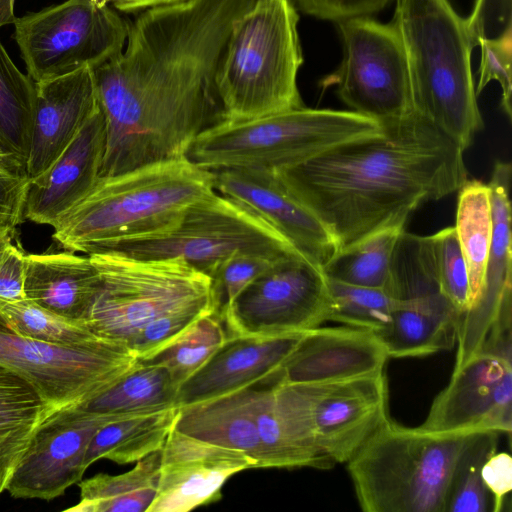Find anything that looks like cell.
Instances as JSON below:
<instances>
[{"mask_svg":"<svg viewBox=\"0 0 512 512\" xmlns=\"http://www.w3.org/2000/svg\"><path fill=\"white\" fill-rule=\"evenodd\" d=\"M382 127L379 135L277 170L338 251L405 225L419 206L458 191L468 179L464 150L415 111Z\"/></svg>","mask_w":512,"mask_h":512,"instance_id":"cell-1","label":"cell"},{"mask_svg":"<svg viewBox=\"0 0 512 512\" xmlns=\"http://www.w3.org/2000/svg\"><path fill=\"white\" fill-rule=\"evenodd\" d=\"M391 23L405 52L414 111L465 151L484 127L466 19L448 0H396Z\"/></svg>","mask_w":512,"mask_h":512,"instance_id":"cell-2","label":"cell"},{"mask_svg":"<svg viewBox=\"0 0 512 512\" xmlns=\"http://www.w3.org/2000/svg\"><path fill=\"white\" fill-rule=\"evenodd\" d=\"M214 191V173L186 157L99 177L52 226V237L66 250L83 253L96 244L158 234Z\"/></svg>","mask_w":512,"mask_h":512,"instance_id":"cell-3","label":"cell"},{"mask_svg":"<svg viewBox=\"0 0 512 512\" xmlns=\"http://www.w3.org/2000/svg\"><path fill=\"white\" fill-rule=\"evenodd\" d=\"M299 14L292 0H255L234 24L215 75L221 119L245 120L305 106Z\"/></svg>","mask_w":512,"mask_h":512,"instance_id":"cell-4","label":"cell"},{"mask_svg":"<svg viewBox=\"0 0 512 512\" xmlns=\"http://www.w3.org/2000/svg\"><path fill=\"white\" fill-rule=\"evenodd\" d=\"M382 130L380 122L354 111L303 106L245 120L219 119L197 136L186 158L209 171L281 170Z\"/></svg>","mask_w":512,"mask_h":512,"instance_id":"cell-5","label":"cell"},{"mask_svg":"<svg viewBox=\"0 0 512 512\" xmlns=\"http://www.w3.org/2000/svg\"><path fill=\"white\" fill-rule=\"evenodd\" d=\"M468 435L431 434L388 418L347 462L361 509L446 512L453 468Z\"/></svg>","mask_w":512,"mask_h":512,"instance_id":"cell-6","label":"cell"},{"mask_svg":"<svg viewBox=\"0 0 512 512\" xmlns=\"http://www.w3.org/2000/svg\"><path fill=\"white\" fill-rule=\"evenodd\" d=\"M88 256L101 288L84 323L130 351L141 332L159 320L185 312L215 313L212 279L180 259L111 252Z\"/></svg>","mask_w":512,"mask_h":512,"instance_id":"cell-7","label":"cell"},{"mask_svg":"<svg viewBox=\"0 0 512 512\" xmlns=\"http://www.w3.org/2000/svg\"><path fill=\"white\" fill-rule=\"evenodd\" d=\"M278 416L290 441L318 469L347 463L388 417L385 373L325 383L274 386Z\"/></svg>","mask_w":512,"mask_h":512,"instance_id":"cell-8","label":"cell"},{"mask_svg":"<svg viewBox=\"0 0 512 512\" xmlns=\"http://www.w3.org/2000/svg\"><path fill=\"white\" fill-rule=\"evenodd\" d=\"M102 252L141 259H180L210 278L236 253L272 258L300 253L262 218L216 191L190 205L164 232L96 244L83 251L86 255Z\"/></svg>","mask_w":512,"mask_h":512,"instance_id":"cell-9","label":"cell"},{"mask_svg":"<svg viewBox=\"0 0 512 512\" xmlns=\"http://www.w3.org/2000/svg\"><path fill=\"white\" fill-rule=\"evenodd\" d=\"M13 24L34 82L99 67L122 52L128 31V21L117 10L93 0H66L17 17Z\"/></svg>","mask_w":512,"mask_h":512,"instance_id":"cell-10","label":"cell"},{"mask_svg":"<svg viewBox=\"0 0 512 512\" xmlns=\"http://www.w3.org/2000/svg\"><path fill=\"white\" fill-rule=\"evenodd\" d=\"M343 45L337 70L325 81L356 113L386 123L414 112L408 65L392 25L368 16L336 22Z\"/></svg>","mask_w":512,"mask_h":512,"instance_id":"cell-11","label":"cell"},{"mask_svg":"<svg viewBox=\"0 0 512 512\" xmlns=\"http://www.w3.org/2000/svg\"><path fill=\"white\" fill-rule=\"evenodd\" d=\"M138 361L126 346L103 337L77 347L35 340L15 332L0 315V364L26 378L58 409L93 399Z\"/></svg>","mask_w":512,"mask_h":512,"instance_id":"cell-12","label":"cell"},{"mask_svg":"<svg viewBox=\"0 0 512 512\" xmlns=\"http://www.w3.org/2000/svg\"><path fill=\"white\" fill-rule=\"evenodd\" d=\"M395 305L387 328L377 335L389 357H419L451 349L460 313L441 293L425 237L400 235L385 288Z\"/></svg>","mask_w":512,"mask_h":512,"instance_id":"cell-13","label":"cell"},{"mask_svg":"<svg viewBox=\"0 0 512 512\" xmlns=\"http://www.w3.org/2000/svg\"><path fill=\"white\" fill-rule=\"evenodd\" d=\"M332 298L323 268L301 253L276 261L227 306L231 334L278 336L306 332L329 320Z\"/></svg>","mask_w":512,"mask_h":512,"instance_id":"cell-14","label":"cell"},{"mask_svg":"<svg viewBox=\"0 0 512 512\" xmlns=\"http://www.w3.org/2000/svg\"><path fill=\"white\" fill-rule=\"evenodd\" d=\"M102 414L79 405L55 410L33 434L6 491L14 498L50 501L79 483L88 446L106 424L133 415Z\"/></svg>","mask_w":512,"mask_h":512,"instance_id":"cell-15","label":"cell"},{"mask_svg":"<svg viewBox=\"0 0 512 512\" xmlns=\"http://www.w3.org/2000/svg\"><path fill=\"white\" fill-rule=\"evenodd\" d=\"M419 428L436 435L512 431L511 358L480 349L434 399Z\"/></svg>","mask_w":512,"mask_h":512,"instance_id":"cell-16","label":"cell"},{"mask_svg":"<svg viewBox=\"0 0 512 512\" xmlns=\"http://www.w3.org/2000/svg\"><path fill=\"white\" fill-rule=\"evenodd\" d=\"M212 172L216 192L262 218L314 263L323 268L337 253L330 232L296 197L277 170L228 168Z\"/></svg>","mask_w":512,"mask_h":512,"instance_id":"cell-17","label":"cell"},{"mask_svg":"<svg viewBox=\"0 0 512 512\" xmlns=\"http://www.w3.org/2000/svg\"><path fill=\"white\" fill-rule=\"evenodd\" d=\"M156 496L147 512H187L221 498L235 473L256 468L242 452L213 445L175 428L160 450Z\"/></svg>","mask_w":512,"mask_h":512,"instance_id":"cell-18","label":"cell"},{"mask_svg":"<svg viewBox=\"0 0 512 512\" xmlns=\"http://www.w3.org/2000/svg\"><path fill=\"white\" fill-rule=\"evenodd\" d=\"M511 164L497 160L490 188L493 232L484 288L478 301L459 318L454 370L476 354L498 315L511 307Z\"/></svg>","mask_w":512,"mask_h":512,"instance_id":"cell-19","label":"cell"},{"mask_svg":"<svg viewBox=\"0 0 512 512\" xmlns=\"http://www.w3.org/2000/svg\"><path fill=\"white\" fill-rule=\"evenodd\" d=\"M379 336L360 328L305 332L277 370L281 383H325L385 373L388 359Z\"/></svg>","mask_w":512,"mask_h":512,"instance_id":"cell-20","label":"cell"},{"mask_svg":"<svg viewBox=\"0 0 512 512\" xmlns=\"http://www.w3.org/2000/svg\"><path fill=\"white\" fill-rule=\"evenodd\" d=\"M106 146L101 108L40 176L30 180L24 220L51 227L93 188L100 177Z\"/></svg>","mask_w":512,"mask_h":512,"instance_id":"cell-21","label":"cell"},{"mask_svg":"<svg viewBox=\"0 0 512 512\" xmlns=\"http://www.w3.org/2000/svg\"><path fill=\"white\" fill-rule=\"evenodd\" d=\"M304 334H230L208 361L179 386L175 406L233 393L269 376L280 368Z\"/></svg>","mask_w":512,"mask_h":512,"instance_id":"cell-22","label":"cell"},{"mask_svg":"<svg viewBox=\"0 0 512 512\" xmlns=\"http://www.w3.org/2000/svg\"><path fill=\"white\" fill-rule=\"evenodd\" d=\"M35 84L36 112L26 163L30 180L56 161L100 106L90 67Z\"/></svg>","mask_w":512,"mask_h":512,"instance_id":"cell-23","label":"cell"},{"mask_svg":"<svg viewBox=\"0 0 512 512\" xmlns=\"http://www.w3.org/2000/svg\"><path fill=\"white\" fill-rule=\"evenodd\" d=\"M100 288L99 271L88 255L26 254L25 297L51 312L85 322Z\"/></svg>","mask_w":512,"mask_h":512,"instance_id":"cell-24","label":"cell"},{"mask_svg":"<svg viewBox=\"0 0 512 512\" xmlns=\"http://www.w3.org/2000/svg\"><path fill=\"white\" fill-rule=\"evenodd\" d=\"M174 428L198 440L242 452L260 468L261 448L251 411L250 386L179 407Z\"/></svg>","mask_w":512,"mask_h":512,"instance_id":"cell-25","label":"cell"},{"mask_svg":"<svg viewBox=\"0 0 512 512\" xmlns=\"http://www.w3.org/2000/svg\"><path fill=\"white\" fill-rule=\"evenodd\" d=\"M57 409L26 378L0 364V495L33 434Z\"/></svg>","mask_w":512,"mask_h":512,"instance_id":"cell-26","label":"cell"},{"mask_svg":"<svg viewBox=\"0 0 512 512\" xmlns=\"http://www.w3.org/2000/svg\"><path fill=\"white\" fill-rule=\"evenodd\" d=\"M178 410L174 406L133 414L104 425L88 446L86 468L100 459L129 464L160 451L174 428Z\"/></svg>","mask_w":512,"mask_h":512,"instance_id":"cell-27","label":"cell"},{"mask_svg":"<svg viewBox=\"0 0 512 512\" xmlns=\"http://www.w3.org/2000/svg\"><path fill=\"white\" fill-rule=\"evenodd\" d=\"M160 451L137 461L123 474L99 473L81 480L80 501L65 511L72 512H147L158 487Z\"/></svg>","mask_w":512,"mask_h":512,"instance_id":"cell-28","label":"cell"},{"mask_svg":"<svg viewBox=\"0 0 512 512\" xmlns=\"http://www.w3.org/2000/svg\"><path fill=\"white\" fill-rule=\"evenodd\" d=\"M178 389L166 367L139 360L104 392L79 406L102 414L152 413L174 407Z\"/></svg>","mask_w":512,"mask_h":512,"instance_id":"cell-29","label":"cell"},{"mask_svg":"<svg viewBox=\"0 0 512 512\" xmlns=\"http://www.w3.org/2000/svg\"><path fill=\"white\" fill-rule=\"evenodd\" d=\"M458 191L454 228L467 266L471 308L484 288L492 240L490 188L480 180L467 179Z\"/></svg>","mask_w":512,"mask_h":512,"instance_id":"cell-30","label":"cell"},{"mask_svg":"<svg viewBox=\"0 0 512 512\" xmlns=\"http://www.w3.org/2000/svg\"><path fill=\"white\" fill-rule=\"evenodd\" d=\"M36 103L35 82L19 70L0 40V146L25 166Z\"/></svg>","mask_w":512,"mask_h":512,"instance_id":"cell-31","label":"cell"},{"mask_svg":"<svg viewBox=\"0 0 512 512\" xmlns=\"http://www.w3.org/2000/svg\"><path fill=\"white\" fill-rule=\"evenodd\" d=\"M404 230L405 225L390 226L338 251L323 266L326 277L350 285L385 289L392 255Z\"/></svg>","mask_w":512,"mask_h":512,"instance_id":"cell-32","label":"cell"},{"mask_svg":"<svg viewBox=\"0 0 512 512\" xmlns=\"http://www.w3.org/2000/svg\"><path fill=\"white\" fill-rule=\"evenodd\" d=\"M277 370L250 385L251 411L261 448L260 468H317L288 438L278 416L274 386Z\"/></svg>","mask_w":512,"mask_h":512,"instance_id":"cell-33","label":"cell"},{"mask_svg":"<svg viewBox=\"0 0 512 512\" xmlns=\"http://www.w3.org/2000/svg\"><path fill=\"white\" fill-rule=\"evenodd\" d=\"M499 434L482 431L467 436L453 468L446 512L492 510V498L482 481L481 470L497 451Z\"/></svg>","mask_w":512,"mask_h":512,"instance_id":"cell-34","label":"cell"},{"mask_svg":"<svg viewBox=\"0 0 512 512\" xmlns=\"http://www.w3.org/2000/svg\"><path fill=\"white\" fill-rule=\"evenodd\" d=\"M0 315L15 332L54 345L77 347L101 338L84 322L60 316L27 298L0 300Z\"/></svg>","mask_w":512,"mask_h":512,"instance_id":"cell-35","label":"cell"},{"mask_svg":"<svg viewBox=\"0 0 512 512\" xmlns=\"http://www.w3.org/2000/svg\"><path fill=\"white\" fill-rule=\"evenodd\" d=\"M223 320L215 313L203 316L168 346L141 361L168 369L180 386L200 369L227 338Z\"/></svg>","mask_w":512,"mask_h":512,"instance_id":"cell-36","label":"cell"},{"mask_svg":"<svg viewBox=\"0 0 512 512\" xmlns=\"http://www.w3.org/2000/svg\"><path fill=\"white\" fill-rule=\"evenodd\" d=\"M328 285L332 298L328 321L344 323L376 334L387 328L395 300L385 289L350 285L330 279Z\"/></svg>","mask_w":512,"mask_h":512,"instance_id":"cell-37","label":"cell"},{"mask_svg":"<svg viewBox=\"0 0 512 512\" xmlns=\"http://www.w3.org/2000/svg\"><path fill=\"white\" fill-rule=\"evenodd\" d=\"M425 241L440 291L461 315L469 308L470 288L455 228L446 227L425 236Z\"/></svg>","mask_w":512,"mask_h":512,"instance_id":"cell-38","label":"cell"},{"mask_svg":"<svg viewBox=\"0 0 512 512\" xmlns=\"http://www.w3.org/2000/svg\"><path fill=\"white\" fill-rule=\"evenodd\" d=\"M480 46L481 60L478 71V81L475 86L476 94L492 80L497 81L501 87V108L511 119V93H512V27L511 21L506 24L502 33L496 38L486 35L480 36L476 41Z\"/></svg>","mask_w":512,"mask_h":512,"instance_id":"cell-39","label":"cell"},{"mask_svg":"<svg viewBox=\"0 0 512 512\" xmlns=\"http://www.w3.org/2000/svg\"><path fill=\"white\" fill-rule=\"evenodd\" d=\"M280 259L282 258H272L260 254L236 253L224 260L211 277L215 297V314L222 319L230 302L247 285Z\"/></svg>","mask_w":512,"mask_h":512,"instance_id":"cell-40","label":"cell"},{"mask_svg":"<svg viewBox=\"0 0 512 512\" xmlns=\"http://www.w3.org/2000/svg\"><path fill=\"white\" fill-rule=\"evenodd\" d=\"M392 0H292L303 13L323 20L369 16L383 10Z\"/></svg>","mask_w":512,"mask_h":512,"instance_id":"cell-41","label":"cell"},{"mask_svg":"<svg viewBox=\"0 0 512 512\" xmlns=\"http://www.w3.org/2000/svg\"><path fill=\"white\" fill-rule=\"evenodd\" d=\"M30 178L24 173L0 170V228L14 233L24 221Z\"/></svg>","mask_w":512,"mask_h":512,"instance_id":"cell-42","label":"cell"},{"mask_svg":"<svg viewBox=\"0 0 512 512\" xmlns=\"http://www.w3.org/2000/svg\"><path fill=\"white\" fill-rule=\"evenodd\" d=\"M26 253L10 242L0 256V300L25 299Z\"/></svg>","mask_w":512,"mask_h":512,"instance_id":"cell-43","label":"cell"},{"mask_svg":"<svg viewBox=\"0 0 512 512\" xmlns=\"http://www.w3.org/2000/svg\"><path fill=\"white\" fill-rule=\"evenodd\" d=\"M482 481L492 498V512H500L512 489V458L506 452H495L483 464Z\"/></svg>","mask_w":512,"mask_h":512,"instance_id":"cell-44","label":"cell"},{"mask_svg":"<svg viewBox=\"0 0 512 512\" xmlns=\"http://www.w3.org/2000/svg\"><path fill=\"white\" fill-rule=\"evenodd\" d=\"M184 0H109L115 10L126 14H137L145 9L172 4Z\"/></svg>","mask_w":512,"mask_h":512,"instance_id":"cell-45","label":"cell"},{"mask_svg":"<svg viewBox=\"0 0 512 512\" xmlns=\"http://www.w3.org/2000/svg\"><path fill=\"white\" fill-rule=\"evenodd\" d=\"M487 0H476L473 11L470 16L466 18L468 27L473 35L475 43L480 36L485 34V10Z\"/></svg>","mask_w":512,"mask_h":512,"instance_id":"cell-46","label":"cell"},{"mask_svg":"<svg viewBox=\"0 0 512 512\" xmlns=\"http://www.w3.org/2000/svg\"><path fill=\"white\" fill-rule=\"evenodd\" d=\"M13 234L9 230L0 228V256L5 247L11 242Z\"/></svg>","mask_w":512,"mask_h":512,"instance_id":"cell-47","label":"cell"},{"mask_svg":"<svg viewBox=\"0 0 512 512\" xmlns=\"http://www.w3.org/2000/svg\"><path fill=\"white\" fill-rule=\"evenodd\" d=\"M96 4L100 6L108 5L109 0H93Z\"/></svg>","mask_w":512,"mask_h":512,"instance_id":"cell-48","label":"cell"}]
</instances>
